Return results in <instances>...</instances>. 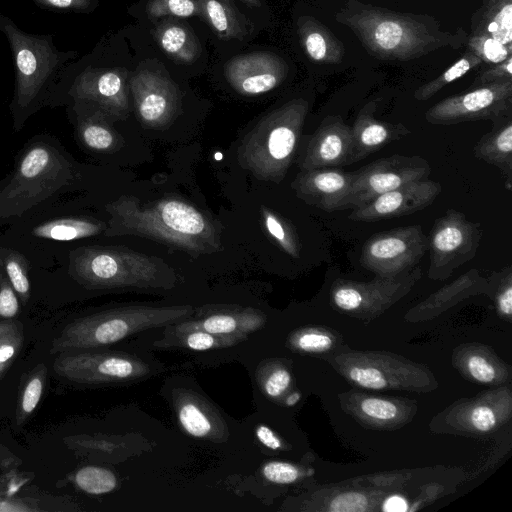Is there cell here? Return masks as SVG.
Here are the masks:
<instances>
[{
    "label": "cell",
    "instance_id": "6da1fadb",
    "mask_svg": "<svg viewBox=\"0 0 512 512\" xmlns=\"http://www.w3.org/2000/svg\"><path fill=\"white\" fill-rule=\"evenodd\" d=\"M373 57L385 61H409L431 52L465 46L462 27L446 30L429 14L398 12L360 0H347L335 13Z\"/></svg>",
    "mask_w": 512,
    "mask_h": 512
},
{
    "label": "cell",
    "instance_id": "7a4b0ae2",
    "mask_svg": "<svg viewBox=\"0 0 512 512\" xmlns=\"http://www.w3.org/2000/svg\"><path fill=\"white\" fill-rule=\"evenodd\" d=\"M111 218L106 236L148 238L193 256L222 250L220 234L200 210L175 197L142 204L134 196H121L106 206Z\"/></svg>",
    "mask_w": 512,
    "mask_h": 512
},
{
    "label": "cell",
    "instance_id": "3957f363",
    "mask_svg": "<svg viewBox=\"0 0 512 512\" xmlns=\"http://www.w3.org/2000/svg\"><path fill=\"white\" fill-rule=\"evenodd\" d=\"M0 32L9 45L14 66L12 108L24 113L51 97L63 69L78 58L74 50H59L51 34L22 30L9 16L0 13Z\"/></svg>",
    "mask_w": 512,
    "mask_h": 512
},
{
    "label": "cell",
    "instance_id": "277c9868",
    "mask_svg": "<svg viewBox=\"0 0 512 512\" xmlns=\"http://www.w3.org/2000/svg\"><path fill=\"white\" fill-rule=\"evenodd\" d=\"M193 313L191 305H133L105 310L66 325L53 339L50 353L84 351L111 345L144 330L175 324Z\"/></svg>",
    "mask_w": 512,
    "mask_h": 512
},
{
    "label": "cell",
    "instance_id": "5b68a950",
    "mask_svg": "<svg viewBox=\"0 0 512 512\" xmlns=\"http://www.w3.org/2000/svg\"><path fill=\"white\" fill-rule=\"evenodd\" d=\"M309 105L293 99L264 116L238 147L241 167L259 180L281 182L296 155Z\"/></svg>",
    "mask_w": 512,
    "mask_h": 512
},
{
    "label": "cell",
    "instance_id": "8992f818",
    "mask_svg": "<svg viewBox=\"0 0 512 512\" xmlns=\"http://www.w3.org/2000/svg\"><path fill=\"white\" fill-rule=\"evenodd\" d=\"M69 274L87 289L170 288L173 270L161 259L123 247H80L70 253Z\"/></svg>",
    "mask_w": 512,
    "mask_h": 512
},
{
    "label": "cell",
    "instance_id": "52a82bcc",
    "mask_svg": "<svg viewBox=\"0 0 512 512\" xmlns=\"http://www.w3.org/2000/svg\"><path fill=\"white\" fill-rule=\"evenodd\" d=\"M74 178L73 166L58 150L45 144L33 145L0 192V219L25 213Z\"/></svg>",
    "mask_w": 512,
    "mask_h": 512
},
{
    "label": "cell",
    "instance_id": "ba28073f",
    "mask_svg": "<svg viewBox=\"0 0 512 512\" xmlns=\"http://www.w3.org/2000/svg\"><path fill=\"white\" fill-rule=\"evenodd\" d=\"M126 79V69L103 65L93 55H86L67 64L51 97L83 102L106 116L123 118L129 111Z\"/></svg>",
    "mask_w": 512,
    "mask_h": 512
},
{
    "label": "cell",
    "instance_id": "9c48e42d",
    "mask_svg": "<svg viewBox=\"0 0 512 512\" xmlns=\"http://www.w3.org/2000/svg\"><path fill=\"white\" fill-rule=\"evenodd\" d=\"M481 238L480 224L468 220L460 211L447 210L435 220L427 236L429 278H449L455 269L474 258Z\"/></svg>",
    "mask_w": 512,
    "mask_h": 512
},
{
    "label": "cell",
    "instance_id": "30bf717a",
    "mask_svg": "<svg viewBox=\"0 0 512 512\" xmlns=\"http://www.w3.org/2000/svg\"><path fill=\"white\" fill-rule=\"evenodd\" d=\"M512 115V79H503L444 98L425 112L433 125L450 126L490 120L495 123Z\"/></svg>",
    "mask_w": 512,
    "mask_h": 512
},
{
    "label": "cell",
    "instance_id": "8fae6325",
    "mask_svg": "<svg viewBox=\"0 0 512 512\" xmlns=\"http://www.w3.org/2000/svg\"><path fill=\"white\" fill-rule=\"evenodd\" d=\"M334 362L344 377L369 390H424L432 383L422 367L384 354H344L335 357Z\"/></svg>",
    "mask_w": 512,
    "mask_h": 512
},
{
    "label": "cell",
    "instance_id": "7c38bea8",
    "mask_svg": "<svg viewBox=\"0 0 512 512\" xmlns=\"http://www.w3.org/2000/svg\"><path fill=\"white\" fill-rule=\"evenodd\" d=\"M421 275V269L413 267L396 276L377 275L369 282L337 279L331 287V302L351 315L375 316L406 295Z\"/></svg>",
    "mask_w": 512,
    "mask_h": 512
},
{
    "label": "cell",
    "instance_id": "4fadbf2b",
    "mask_svg": "<svg viewBox=\"0 0 512 512\" xmlns=\"http://www.w3.org/2000/svg\"><path fill=\"white\" fill-rule=\"evenodd\" d=\"M430 172L429 163L420 156L394 154L375 160L354 171L340 210L355 209L406 183L427 179Z\"/></svg>",
    "mask_w": 512,
    "mask_h": 512
},
{
    "label": "cell",
    "instance_id": "5bb4252c",
    "mask_svg": "<svg viewBox=\"0 0 512 512\" xmlns=\"http://www.w3.org/2000/svg\"><path fill=\"white\" fill-rule=\"evenodd\" d=\"M53 370L78 384L121 383L145 377L149 366L123 352L74 351L60 353Z\"/></svg>",
    "mask_w": 512,
    "mask_h": 512
},
{
    "label": "cell",
    "instance_id": "9a60e30c",
    "mask_svg": "<svg viewBox=\"0 0 512 512\" xmlns=\"http://www.w3.org/2000/svg\"><path fill=\"white\" fill-rule=\"evenodd\" d=\"M427 250V236L420 225L402 226L368 238L359 261L376 275L390 277L415 267Z\"/></svg>",
    "mask_w": 512,
    "mask_h": 512
},
{
    "label": "cell",
    "instance_id": "2e32d148",
    "mask_svg": "<svg viewBox=\"0 0 512 512\" xmlns=\"http://www.w3.org/2000/svg\"><path fill=\"white\" fill-rule=\"evenodd\" d=\"M134 104L141 123L152 129L170 125L180 108L177 86L160 72L141 70L130 81Z\"/></svg>",
    "mask_w": 512,
    "mask_h": 512
},
{
    "label": "cell",
    "instance_id": "e0dca14e",
    "mask_svg": "<svg viewBox=\"0 0 512 512\" xmlns=\"http://www.w3.org/2000/svg\"><path fill=\"white\" fill-rule=\"evenodd\" d=\"M441 190L440 183L428 178L412 181L352 209L348 219L376 222L410 215L431 205Z\"/></svg>",
    "mask_w": 512,
    "mask_h": 512
},
{
    "label": "cell",
    "instance_id": "ac0fdd59",
    "mask_svg": "<svg viewBox=\"0 0 512 512\" xmlns=\"http://www.w3.org/2000/svg\"><path fill=\"white\" fill-rule=\"evenodd\" d=\"M288 65L279 55L258 51L230 59L224 67L229 85L239 94L255 96L273 90L286 78Z\"/></svg>",
    "mask_w": 512,
    "mask_h": 512
},
{
    "label": "cell",
    "instance_id": "d6986e66",
    "mask_svg": "<svg viewBox=\"0 0 512 512\" xmlns=\"http://www.w3.org/2000/svg\"><path fill=\"white\" fill-rule=\"evenodd\" d=\"M350 145L351 127L338 115L326 116L314 133L305 137L298 166L312 170L347 165Z\"/></svg>",
    "mask_w": 512,
    "mask_h": 512
},
{
    "label": "cell",
    "instance_id": "ffe728a7",
    "mask_svg": "<svg viewBox=\"0 0 512 512\" xmlns=\"http://www.w3.org/2000/svg\"><path fill=\"white\" fill-rule=\"evenodd\" d=\"M266 315L255 308L240 306H205L194 319L186 318L166 326L164 334H180L201 330L213 334L246 337L261 329Z\"/></svg>",
    "mask_w": 512,
    "mask_h": 512
},
{
    "label": "cell",
    "instance_id": "44dd1931",
    "mask_svg": "<svg viewBox=\"0 0 512 512\" xmlns=\"http://www.w3.org/2000/svg\"><path fill=\"white\" fill-rule=\"evenodd\" d=\"M353 178L354 172L339 168L301 170L291 187L296 196L307 204L333 212L340 210Z\"/></svg>",
    "mask_w": 512,
    "mask_h": 512
},
{
    "label": "cell",
    "instance_id": "7402d4cb",
    "mask_svg": "<svg viewBox=\"0 0 512 512\" xmlns=\"http://www.w3.org/2000/svg\"><path fill=\"white\" fill-rule=\"evenodd\" d=\"M377 104L367 102L358 112L351 127V145L347 165L365 159L386 145L410 134L402 123H391L374 117Z\"/></svg>",
    "mask_w": 512,
    "mask_h": 512
},
{
    "label": "cell",
    "instance_id": "603a6c76",
    "mask_svg": "<svg viewBox=\"0 0 512 512\" xmlns=\"http://www.w3.org/2000/svg\"><path fill=\"white\" fill-rule=\"evenodd\" d=\"M174 406L181 427L190 436L213 441L226 439L224 420L200 395L181 390L174 396Z\"/></svg>",
    "mask_w": 512,
    "mask_h": 512
},
{
    "label": "cell",
    "instance_id": "cb8c5ba5",
    "mask_svg": "<svg viewBox=\"0 0 512 512\" xmlns=\"http://www.w3.org/2000/svg\"><path fill=\"white\" fill-rule=\"evenodd\" d=\"M344 400L349 413L375 427L392 428L408 421L407 406L393 399L353 394Z\"/></svg>",
    "mask_w": 512,
    "mask_h": 512
},
{
    "label": "cell",
    "instance_id": "d4e9b609",
    "mask_svg": "<svg viewBox=\"0 0 512 512\" xmlns=\"http://www.w3.org/2000/svg\"><path fill=\"white\" fill-rule=\"evenodd\" d=\"M297 31L306 55L314 62L338 64L343 60V43L323 23L312 16L297 21Z\"/></svg>",
    "mask_w": 512,
    "mask_h": 512
},
{
    "label": "cell",
    "instance_id": "484cf974",
    "mask_svg": "<svg viewBox=\"0 0 512 512\" xmlns=\"http://www.w3.org/2000/svg\"><path fill=\"white\" fill-rule=\"evenodd\" d=\"M473 154L497 167L506 177V187L512 182V115L493 123L492 129L475 144Z\"/></svg>",
    "mask_w": 512,
    "mask_h": 512
},
{
    "label": "cell",
    "instance_id": "4316f807",
    "mask_svg": "<svg viewBox=\"0 0 512 512\" xmlns=\"http://www.w3.org/2000/svg\"><path fill=\"white\" fill-rule=\"evenodd\" d=\"M487 279L477 269H470L451 283L443 286L410 311V315L432 316L462 299L486 292Z\"/></svg>",
    "mask_w": 512,
    "mask_h": 512
},
{
    "label": "cell",
    "instance_id": "83f0119b",
    "mask_svg": "<svg viewBox=\"0 0 512 512\" xmlns=\"http://www.w3.org/2000/svg\"><path fill=\"white\" fill-rule=\"evenodd\" d=\"M73 104L79 118V138L87 148L98 152H110L119 147L121 139L108 124L107 116L102 111L83 102Z\"/></svg>",
    "mask_w": 512,
    "mask_h": 512
},
{
    "label": "cell",
    "instance_id": "f1b7e54d",
    "mask_svg": "<svg viewBox=\"0 0 512 512\" xmlns=\"http://www.w3.org/2000/svg\"><path fill=\"white\" fill-rule=\"evenodd\" d=\"M454 359L462 374L476 383L493 385L509 379L505 365L481 346L464 347Z\"/></svg>",
    "mask_w": 512,
    "mask_h": 512
},
{
    "label": "cell",
    "instance_id": "f546056e",
    "mask_svg": "<svg viewBox=\"0 0 512 512\" xmlns=\"http://www.w3.org/2000/svg\"><path fill=\"white\" fill-rule=\"evenodd\" d=\"M470 29L512 48V0H482L471 16Z\"/></svg>",
    "mask_w": 512,
    "mask_h": 512
},
{
    "label": "cell",
    "instance_id": "4dcf8cb0",
    "mask_svg": "<svg viewBox=\"0 0 512 512\" xmlns=\"http://www.w3.org/2000/svg\"><path fill=\"white\" fill-rule=\"evenodd\" d=\"M154 38L167 55L181 63H193L201 53L193 32L173 19L162 21L154 31Z\"/></svg>",
    "mask_w": 512,
    "mask_h": 512
},
{
    "label": "cell",
    "instance_id": "1f68e13d",
    "mask_svg": "<svg viewBox=\"0 0 512 512\" xmlns=\"http://www.w3.org/2000/svg\"><path fill=\"white\" fill-rule=\"evenodd\" d=\"M201 16L222 39H243L248 33L246 19L229 0H199Z\"/></svg>",
    "mask_w": 512,
    "mask_h": 512
},
{
    "label": "cell",
    "instance_id": "d6a6232c",
    "mask_svg": "<svg viewBox=\"0 0 512 512\" xmlns=\"http://www.w3.org/2000/svg\"><path fill=\"white\" fill-rule=\"evenodd\" d=\"M103 222L93 219L64 217L47 221L33 228L34 236L54 241H72L92 237L105 231Z\"/></svg>",
    "mask_w": 512,
    "mask_h": 512
},
{
    "label": "cell",
    "instance_id": "836d02e7",
    "mask_svg": "<svg viewBox=\"0 0 512 512\" xmlns=\"http://www.w3.org/2000/svg\"><path fill=\"white\" fill-rule=\"evenodd\" d=\"M456 423L458 430L472 433H487L496 429L504 421V408L499 410L496 403L483 400H474L459 406Z\"/></svg>",
    "mask_w": 512,
    "mask_h": 512
},
{
    "label": "cell",
    "instance_id": "e575fe53",
    "mask_svg": "<svg viewBox=\"0 0 512 512\" xmlns=\"http://www.w3.org/2000/svg\"><path fill=\"white\" fill-rule=\"evenodd\" d=\"M245 338L195 330L180 334H164V338L157 341L156 345L159 347H181L193 351H206L230 347L240 343Z\"/></svg>",
    "mask_w": 512,
    "mask_h": 512
},
{
    "label": "cell",
    "instance_id": "d590c367",
    "mask_svg": "<svg viewBox=\"0 0 512 512\" xmlns=\"http://www.w3.org/2000/svg\"><path fill=\"white\" fill-rule=\"evenodd\" d=\"M483 64L481 59L466 49L461 57L435 79L421 85L414 92L418 101H426L449 83L463 77L470 70Z\"/></svg>",
    "mask_w": 512,
    "mask_h": 512
},
{
    "label": "cell",
    "instance_id": "8d00e7d4",
    "mask_svg": "<svg viewBox=\"0 0 512 512\" xmlns=\"http://www.w3.org/2000/svg\"><path fill=\"white\" fill-rule=\"evenodd\" d=\"M47 378L44 363L38 364L22 385L16 410V423L22 425L32 415L42 397Z\"/></svg>",
    "mask_w": 512,
    "mask_h": 512
},
{
    "label": "cell",
    "instance_id": "74e56055",
    "mask_svg": "<svg viewBox=\"0 0 512 512\" xmlns=\"http://www.w3.org/2000/svg\"><path fill=\"white\" fill-rule=\"evenodd\" d=\"M261 214L267 234L286 254L299 258L300 242L291 223L264 206L261 208Z\"/></svg>",
    "mask_w": 512,
    "mask_h": 512
},
{
    "label": "cell",
    "instance_id": "f35d334b",
    "mask_svg": "<svg viewBox=\"0 0 512 512\" xmlns=\"http://www.w3.org/2000/svg\"><path fill=\"white\" fill-rule=\"evenodd\" d=\"M76 486L91 495H101L113 491L117 487L115 474L106 468L85 466L74 475Z\"/></svg>",
    "mask_w": 512,
    "mask_h": 512
},
{
    "label": "cell",
    "instance_id": "ab89813d",
    "mask_svg": "<svg viewBox=\"0 0 512 512\" xmlns=\"http://www.w3.org/2000/svg\"><path fill=\"white\" fill-rule=\"evenodd\" d=\"M486 292L492 297L497 311L507 320L512 315V268L507 266L487 278Z\"/></svg>",
    "mask_w": 512,
    "mask_h": 512
},
{
    "label": "cell",
    "instance_id": "60d3db41",
    "mask_svg": "<svg viewBox=\"0 0 512 512\" xmlns=\"http://www.w3.org/2000/svg\"><path fill=\"white\" fill-rule=\"evenodd\" d=\"M466 49L474 53L483 63L494 65L512 56V48L495 38L481 33L468 34Z\"/></svg>",
    "mask_w": 512,
    "mask_h": 512
},
{
    "label": "cell",
    "instance_id": "b9f144b4",
    "mask_svg": "<svg viewBox=\"0 0 512 512\" xmlns=\"http://www.w3.org/2000/svg\"><path fill=\"white\" fill-rule=\"evenodd\" d=\"M287 345L299 352L320 353L328 351L333 347L334 338L323 330L305 328L294 332L288 338Z\"/></svg>",
    "mask_w": 512,
    "mask_h": 512
},
{
    "label": "cell",
    "instance_id": "7bdbcfd3",
    "mask_svg": "<svg viewBox=\"0 0 512 512\" xmlns=\"http://www.w3.org/2000/svg\"><path fill=\"white\" fill-rule=\"evenodd\" d=\"M146 12L150 17L176 16L192 17L201 16L199 0H151L146 6Z\"/></svg>",
    "mask_w": 512,
    "mask_h": 512
},
{
    "label": "cell",
    "instance_id": "ee69618b",
    "mask_svg": "<svg viewBox=\"0 0 512 512\" xmlns=\"http://www.w3.org/2000/svg\"><path fill=\"white\" fill-rule=\"evenodd\" d=\"M4 267L12 288L22 303H26L30 296V282L25 259L18 253H9L4 259Z\"/></svg>",
    "mask_w": 512,
    "mask_h": 512
},
{
    "label": "cell",
    "instance_id": "f6af8a7d",
    "mask_svg": "<svg viewBox=\"0 0 512 512\" xmlns=\"http://www.w3.org/2000/svg\"><path fill=\"white\" fill-rule=\"evenodd\" d=\"M261 387L264 393L272 398L281 397L291 384V374L285 367L281 365H273L263 370L260 379Z\"/></svg>",
    "mask_w": 512,
    "mask_h": 512
},
{
    "label": "cell",
    "instance_id": "bcb514c9",
    "mask_svg": "<svg viewBox=\"0 0 512 512\" xmlns=\"http://www.w3.org/2000/svg\"><path fill=\"white\" fill-rule=\"evenodd\" d=\"M266 480L276 484H291L305 475L299 467L288 462L270 461L262 467Z\"/></svg>",
    "mask_w": 512,
    "mask_h": 512
},
{
    "label": "cell",
    "instance_id": "7dc6e473",
    "mask_svg": "<svg viewBox=\"0 0 512 512\" xmlns=\"http://www.w3.org/2000/svg\"><path fill=\"white\" fill-rule=\"evenodd\" d=\"M24 343L22 324L0 340V379L9 369Z\"/></svg>",
    "mask_w": 512,
    "mask_h": 512
},
{
    "label": "cell",
    "instance_id": "c3c4849f",
    "mask_svg": "<svg viewBox=\"0 0 512 512\" xmlns=\"http://www.w3.org/2000/svg\"><path fill=\"white\" fill-rule=\"evenodd\" d=\"M368 498L359 492H344L335 496L326 508L333 512H361L369 509Z\"/></svg>",
    "mask_w": 512,
    "mask_h": 512
},
{
    "label": "cell",
    "instance_id": "681fc988",
    "mask_svg": "<svg viewBox=\"0 0 512 512\" xmlns=\"http://www.w3.org/2000/svg\"><path fill=\"white\" fill-rule=\"evenodd\" d=\"M37 7L51 11L88 13L95 0H31Z\"/></svg>",
    "mask_w": 512,
    "mask_h": 512
},
{
    "label": "cell",
    "instance_id": "f907efd6",
    "mask_svg": "<svg viewBox=\"0 0 512 512\" xmlns=\"http://www.w3.org/2000/svg\"><path fill=\"white\" fill-rule=\"evenodd\" d=\"M503 79H512V56L500 63L491 65L488 69L479 73L470 88Z\"/></svg>",
    "mask_w": 512,
    "mask_h": 512
},
{
    "label": "cell",
    "instance_id": "816d5d0a",
    "mask_svg": "<svg viewBox=\"0 0 512 512\" xmlns=\"http://www.w3.org/2000/svg\"><path fill=\"white\" fill-rule=\"evenodd\" d=\"M19 311V302L9 281L2 278L0 282V317L10 320L16 317Z\"/></svg>",
    "mask_w": 512,
    "mask_h": 512
},
{
    "label": "cell",
    "instance_id": "f5cc1de1",
    "mask_svg": "<svg viewBox=\"0 0 512 512\" xmlns=\"http://www.w3.org/2000/svg\"><path fill=\"white\" fill-rule=\"evenodd\" d=\"M258 440L271 450H282L284 445L278 435L266 425H258L255 430Z\"/></svg>",
    "mask_w": 512,
    "mask_h": 512
},
{
    "label": "cell",
    "instance_id": "db71d44e",
    "mask_svg": "<svg viewBox=\"0 0 512 512\" xmlns=\"http://www.w3.org/2000/svg\"><path fill=\"white\" fill-rule=\"evenodd\" d=\"M383 509L385 511H406L407 502L403 497L394 495L386 499Z\"/></svg>",
    "mask_w": 512,
    "mask_h": 512
},
{
    "label": "cell",
    "instance_id": "11a10c76",
    "mask_svg": "<svg viewBox=\"0 0 512 512\" xmlns=\"http://www.w3.org/2000/svg\"><path fill=\"white\" fill-rule=\"evenodd\" d=\"M16 462L15 456L4 446L0 444V467L9 468Z\"/></svg>",
    "mask_w": 512,
    "mask_h": 512
},
{
    "label": "cell",
    "instance_id": "9f6ffc18",
    "mask_svg": "<svg viewBox=\"0 0 512 512\" xmlns=\"http://www.w3.org/2000/svg\"><path fill=\"white\" fill-rule=\"evenodd\" d=\"M21 323L17 321L12 320H0V337L12 332L14 329H16L18 326H20Z\"/></svg>",
    "mask_w": 512,
    "mask_h": 512
},
{
    "label": "cell",
    "instance_id": "6f0895ef",
    "mask_svg": "<svg viewBox=\"0 0 512 512\" xmlns=\"http://www.w3.org/2000/svg\"><path fill=\"white\" fill-rule=\"evenodd\" d=\"M300 399V395L298 393H293L291 394L288 398H287V404L288 405H294L295 403L298 402V400Z\"/></svg>",
    "mask_w": 512,
    "mask_h": 512
},
{
    "label": "cell",
    "instance_id": "680465c9",
    "mask_svg": "<svg viewBox=\"0 0 512 512\" xmlns=\"http://www.w3.org/2000/svg\"><path fill=\"white\" fill-rule=\"evenodd\" d=\"M251 6H255V7H260L261 6V1L260 0H241Z\"/></svg>",
    "mask_w": 512,
    "mask_h": 512
},
{
    "label": "cell",
    "instance_id": "91938a15",
    "mask_svg": "<svg viewBox=\"0 0 512 512\" xmlns=\"http://www.w3.org/2000/svg\"><path fill=\"white\" fill-rule=\"evenodd\" d=\"M2 278H3V277H2V273H1V271H0V282H1Z\"/></svg>",
    "mask_w": 512,
    "mask_h": 512
},
{
    "label": "cell",
    "instance_id": "94428289",
    "mask_svg": "<svg viewBox=\"0 0 512 512\" xmlns=\"http://www.w3.org/2000/svg\"><path fill=\"white\" fill-rule=\"evenodd\" d=\"M0 511H4V508H3V507H1V505H0Z\"/></svg>",
    "mask_w": 512,
    "mask_h": 512
}]
</instances>
